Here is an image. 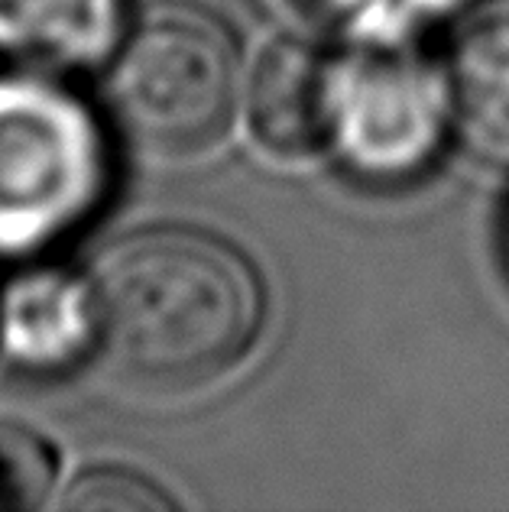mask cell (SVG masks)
<instances>
[{
  "label": "cell",
  "mask_w": 509,
  "mask_h": 512,
  "mask_svg": "<svg viewBox=\"0 0 509 512\" xmlns=\"http://www.w3.org/2000/svg\"><path fill=\"white\" fill-rule=\"evenodd\" d=\"M257 4L273 13L279 23L296 26V30L321 33L344 23L364 0H257Z\"/></svg>",
  "instance_id": "obj_9"
},
{
  "label": "cell",
  "mask_w": 509,
  "mask_h": 512,
  "mask_svg": "<svg viewBox=\"0 0 509 512\" xmlns=\"http://www.w3.org/2000/svg\"><path fill=\"white\" fill-rule=\"evenodd\" d=\"M445 88L435 91L422 69L399 59L334 62L331 133L347 163L367 179H399L435 153Z\"/></svg>",
  "instance_id": "obj_4"
},
{
  "label": "cell",
  "mask_w": 509,
  "mask_h": 512,
  "mask_svg": "<svg viewBox=\"0 0 509 512\" xmlns=\"http://www.w3.org/2000/svg\"><path fill=\"white\" fill-rule=\"evenodd\" d=\"M65 506L91 512H166L172 509V500L159 493L153 483L124 474V470H95L69 490Z\"/></svg>",
  "instance_id": "obj_8"
},
{
  "label": "cell",
  "mask_w": 509,
  "mask_h": 512,
  "mask_svg": "<svg viewBox=\"0 0 509 512\" xmlns=\"http://www.w3.org/2000/svg\"><path fill=\"white\" fill-rule=\"evenodd\" d=\"M240 69L234 39L211 13L159 7L107 75V114L150 156H192L214 146L234 117Z\"/></svg>",
  "instance_id": "obj_2"
},
{
  "label": "cell",
  "mask_w": 509,
  "mask_h": 512,
  "mask_svg": "<svg viewBox=\"0 0 509 512\" xmlns=\"http://www.w3.org/2000/svg\"><path fill=\"white\" fill-rule=\"evenodd\" d=\"M124 0H0V56L30 69H78L114 43Z\"/></svg>",
  "instance_id": "obj_7"
},
{
  "label": "cell",
  "mask_w": 509,
  "mask_h": 512,
  "mask_svg": "<svg viewBox=\"0 0 509 512\" xmlns=\"http://www.w3.org/2000/svg\"><path fill=\"white\" fill-rule=\"evenodd\" d=\"M448 114L474 153L509 166V0H487L448 49Z\"/></svg>",
  "instance_id": "obj_5"
},
{
  "label": "cell",
  "mask_w": 509,
  "mask_h": 512,
  "mask_svg": "<svg viewBox=\"0 0 509 512\" xmlns=\"http://www.w3.org/2000/svg\"><path fill=\"white\" fill-rule=\"evenodd\" d=\"M101 188V133L85 107L33 78H0V253L72 234Z\"/></svg>",
  "instance_id": "obj_3"
},
{
  "label": "cell",
  "mask_w": 509,
  "mask_h": 512,
  "mask_svg": "<svg viewBox=\"0 0 509 512\" xmlns=\"http://www.w3.org/2000/svg\"><path fill=\"white\" fill-rule=\"evenodd\" d=\"M334 62L299 43H279L253 75V130L279 153H312L328 146Z\"/></svg>",
  "instance_id": "obj_6"
},
{
  "label": "cell",
  "mask_w": 509,
  "mask_h": 512,
  "mask_svg": "<svg viewBox=\"0 0 509 512\" xmlns=\"http://www.w3.org/2000/svg\"><path fill=\"white\" fill-rule=\"evenodd\" d=\"M88 344L107 380L185 396L250 354L263 321L253 266L221 237L150 227L111 244L85 286Z\"/></svg>",
  "instance_id": "obj_1"
}]
</instances>
